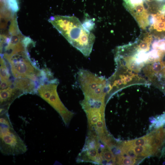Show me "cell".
Masks as SVG:
<instances>
[{
  "mask_svg": "<svg viewBox=\"0 0 165 165\" xmlns=\"http://www.w3.org/2000/svg\"></svg>",
  "mask_w": 165,
  "mask_h": 165,
  "instance_id": "11",
  "label": "cell"
},
{
  "mask_svg": "<svg viewBox=\"0 0 165 165\" xmlns=\"http://www.w3.org/2000/svg\"><path fill=\"white\" fill-rule=\"evenodd\" d=\"M0 150L6 156H15L25 153L27 147L23 140L14 130L8 111H1Z\"/></svg>",
  "mask_w": 165,
  "mask_h": 165,
  "instance_id": "2",
  "label": "cell"
},
{
  "mask_svg": "<svg viewBox=\"0 0 165 165\" xmlns=\"http://www.w3.org/2000/svg\"><path fill=\"white\" fill-rule=\"evenodd\" d=\"M23 94L22 92L14 87H9L1 90V110L8 111L13 101Z\"/></svg>",
  "mask_w": 165,
  "mask_h": 165,
  "instance_id": "5",
  "label": "cell"
},
{
  "mask_svg": "<svg viewBox=\"0 0 165 165\" xmlns=\"http://www.w3.org/2000/svg\"><path fill=\"white\" fill-rule=\"evenodd\" d=\"M149 135L136 139L127 142L129 145L132 147L150 146L149 144Z\"/></svg>",
  "mask_w": 165,
  "mask_h": 165,
  "instance_id": "7",
  "label": "cell"
},
{
  "mask_svg": "<svg viewBox=\"0 0 165 165\" xmlns=\"http://www.w3.org/2000/svg\"><path fill=\"white\" fill-rule=\"evenodd\" d=\"M14 88L24 94L37 93V86L35 82L27 78H17L13 84Z\"/></svg>",
  "mask_w": 165,
  "mask_h": 165,
  "instance_id": "6",
  "label": "cell"
},
{
  "mask_svg": "<svg viewBox=\"0 0 165 165\" xmlns=\"http://www.w3.org/2000/svg\"><path fill=\"white\" fill-rule=\"evenodd\" d=\"M58 83L57 82L40 85L37 89V93L59 113L66 125L68 126L73 114L69 111L61 101L57 91Z\"/></svg>",
  "mask_w": 165,
  "mask_h": 165,
  "instance_id": "3",
  "label": "cell"
},
{
  "mask_svg": "<svg viewBox=\"0 0 165 165\" xmlns=\"http://www.w3.org/2000/svg\"><path fill=\"white\" fill-rule=\"evenodd\" d=\"M49 21L74 48L86 57L90 55L95 36L84 27L78 18L57 15L51 17Z\"/></svg>",
  "mask_w": 165,
  "mask_h": 165,
  "instance_id": "1",
  "label": "cell"
},
{
  "mask_svg": "<svg viewBox=\"0 0 165 165\" xmlns=\"http://www.w3.org/2000/svg\"><path fill=\"white\" fill-rule=\"evenodd\" d=\"M13 84L12 82L10 80H1V90L10 87Z\"/></svg>",
  "mask_w": 165,
  "mask_h": 165,
  "instance_id": "10",
  "label": "cell"
},
{
  "mask_svg": "<svg viewBox=\"0 0 165 165\" xmlns=\"http://www.w3.org/2000/svg\"><path fill=\"white\" fill-rule=\"evenodd\" d=\"M1 80H8L11 75L6 62L2 58L1 59Z\"/></svg>",
  "mask_w": 165,
  "mask_h": 165,
  "instance_id": "8",
  "label": "cell"
},
{
  "mask_svg": "<svg viewBox=\"0 0 165 165\" xmlns=\"http://www.w3.org/2000/svg\"><path fill=\"white\" fill-rule=\"evenodd\" d=\"M7 60L11 66L12 73L16 79L27 78L40 71L33 66L26 54L15 55Z\"/></svg>",
  "mask_w": 165,
  "mask_h": 165,
  "instance_id": "4",
  "label": "cell"
},
{
  "mask_svg": "<svg viewBox=\"0 0 165 165\" xmlns=\"http://www.w3.org/2000/svg\"><path fill=\"white\" fill-rule=\"evenodd\" d=\"M82 25L86 30L89 32L92 31L95 26L94 20L92 19L88 18H86L84 20Z\"/></svg>",
  "mask_w": 165,
  "mask_h": 165,
  "instance_id": "9",
  "label": "cell"
}]
</instances>
